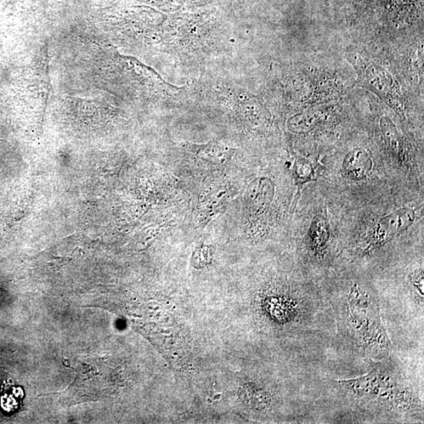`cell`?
<instances>
[{"label":"cell","instance_id":"cell-1","mask_svg":"<svg viewBox=\"0 0 424 424\" xmlns=\"http://www.w3.org/2000/svg\"><path fill=\"white\" fill-rule=\"evenodd\" d=\"M394 356L393 352L385 359L371 361L369 372L357 378L319 376L321 410L341 409L343 414L363 422H423V387L416 385L414 378L409 377Z\"/></svg>","mask_w":424,"mask_h":424},{"label":"cell","instance_id":"cell-2","mask_svg":"<svg viewBox=\"0 0 424 424\" xmlns=\"http://www.w3.org/2000/svg\"><path fill=\"white\" fill-rule=\"evenodd\" d=\"M336 322L339 352L369 365L393 353L394 346L381 318V301L358 284L337 296L329 294Z\"/></svg>","mask_w":424,"mask_h":424},{"label":"cell","instance_id":"cell-3","mask_svg":"<svg viewBox=\"0 0 424 424\" xmlns=\"http://www.w3.org/2000/svg\"><path fill=\"white\" fill-rule=\"evenodd\" d=\"M105 375L99 363L81 365L76 380L67 391L61 393V400L67 405L98 401L106 394Z\"/></svg>","mask_w":424,"mask_h":424},{"label":"cell","instance_id":"cell-4","mask_svg":"<svg viewBox=\"0 0 424 424\" xmlns=\"http://www.w3.org/2000/svg\"><path fill=\"white\" fill-rule=\"evenodd\" d=\"M416 220V213L412 209L401 208L387 216L383 218L378 223L374 246L386 244L396 235L410 228Z\"/></svg>","mask_w":424,"mask_h":424},{"label":"cell","instance_id":"cell-5","mask_svg":"<svg viewBox=\"0 0 424 424\" xmlns=\"http://www.w3.org/2000/svg\"><path fill=\"white\" fill-rule=\"evenodd\" d=\"M275 195V185L267 177L254 179L245 194V203L248 212L253 214L262 213L270 206Z\"/></svg>","mask_w":424,"mask_h":424},{"label":"cell","instance_id":"cell-6","mask_svg":"<svg viewBox=\"0 0 424 424\" xmlns=\"http://www.w3.org/2000/svg\"><path fill=\"white\" fill-rule=\"evenodd\" d=\"M329 239L330 230L326 219L322 216H315L307 236L308 251L314 256H321L326 250Z\"/></svg>","mask_w":424,"mask_h":424},{"label":"cell","instance_id":"cell-7","mask_svg":"<svg viewBox=\"0 0 424 424\" xmlns=\"http://www.w3.org/2000/svg\"><path fill=\"white\" fill-rule=\"evenodd\" d=\"M343 168L350 179H363L371 171L372 160L365 150L356 149L345 157Z\"/></svg>","mask_w":424,"mask_h":424},{"label":"cell","instance_id":"cell-8","mask_svg":"<svg viewBox=\"0 0 424 424\" xmlns=\"http://www.w3.org/2000/svg\"><path fill=\"white\" fill-rule=\"evenodd\" d=\"M228 191L225 188L213 190L207 194L201 203L200 211L206 219H211L216 216L225 208L228 201Z\"/></svg>","mask_w":424,"mask_h":424},{"label":"cell","instance_id":"cell-9","mask_svg":"<svg viewBox=\"0 0 424 424\" xmlns=\"http://www.w3.org/2000/svg\"><path fill=\"white\" fill-rule=\"evenodd\" d=\"M197 154L201 159L214 165H225L231 160L233 152L223 146L212 145L198 150Z\"/></svg>","mask_w":424,"mask_h":424},{"label":"cell","instance_id":"cell-10","mask_svg":"<svg viewBox=\"0 0 424 424\" xmlns=\"http://www.w3.org/2000/svg\"><path fill=\"white\" fill-rule=\"evenodd\" d=\"M383 133L391 149L398 154L400 151V141L397 131H396L393 123L387 120L383 121L381 123Z\"/></svg>","mask_w":424,"mask_h":424},{"label":"cell","instance_id":"cell-11","mask_svg":"<svg viewBox=\"0 0 424 424\" xmlns=\"http://www.w3.org/2000/svg\"><path fill=\"white\" fill-rule=\"evenodd\" d=\"M296 168V172L297 176L301 179H307L310 176V174L312 172V168L310 167L309 163L299 161Z\"/></svg>","mask_w":424,"mask_h":424},{"label":"cell","instance_id":"cell-12","mask_svg":"<svg viewBox=\"0 0 424 424\" xmlns=\"http://www.w3.org/2000/svg\"><path fill=\"white\" fill-rule=\"evenodd\" d=\"M209 250L205 246H201L197 248L194 254V262H200L199 263H206L210 261L209 258Z\"/></svg>","mask_w":424,"mask_h":424}]
</instances>
